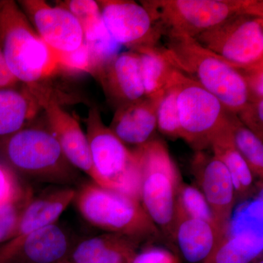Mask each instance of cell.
<instances>
[{"label":"cell","mask_w":263,"mask_h":263,"mask_svg":"<svg viewBox=\"0 0 263 263\" xmlns=\"http://www.w3.org/2000/svg\"><path fill=\"white\" fill-rule=\"evenodd\" d=\"M91 160L99 186L139 199L140 174L138 158L105 125L98 107L89 109L85 119Z\"/></svg>","instance_id":"52a82bcc"},{"label":"cell","mask_w":263,"mask_h":263,"mask_svg":"<svg viewBox=\"0 0 263 263\" xmlns=\"http://www.w3.org/2000/svg\"><path fill=\"white\" fill-rule=\"evenodd\" d=\"M176 212L205 221L217 230L221 238L226 236L205 197L200 190L195 186L181 182L176 196Z\"/></svg>","instance_id":"484cf974"},{"label":"cell","mask_w":263,"mask_h":263,"mask_svg":"<svg viewBox=\"0 0 263 263\" xmlns=\"http://www.w3.org/2000/svg\"><path fill=\"white\" fill-rule=\"evenodd\" d=\"M139 165V199L157 228L174 235L176 202L181 179L164 142L154 138L134 149Z\"/></svg>","instance_id":"8992f818"},{"label":"cell","mask_w":263,"mask_h":263,"mask_svg":"<svg viewBox=\"0 0 263 263\" xmlns=\"http://www.w3.org/2000/svg\"><path fill=\"white\" fill-rule=\"evenodd\" d=\"M239 70L247 85L249 101L263 100V63Z\"/></svg>","instance_id":"f546056e"},{"label":"cell","mask_w":263,"mask_h":263,"mask_svg":"<svg viewBox=\"0 0 263 263\" xmlns=\"http://www.w3.org/2000/svg\"><path fill=\"white\" fill-rule=\"evenodd\" d=\"M33 197L32 189L23 185L15 195L0 203V243L14 238L24 209Z\"/></svg>","instance_id":"4316f807"},{"label":"cell","mask_w":263,"mask_h":263,"mask_svg":"<svg viewBox=\"0 0 263 263\" xmlns=\"http://www.w3.org/2000/svg\"><path fill=\"white\" fill-rule=\"evenodd\" d=\"M262 218L240 209L226 236L203 263H250L262 254Z\"/></svg>","instance_id":"9a60e30c"},{"label":"cell","mask_w":263,"mask_h":263,"mask_svg":"<svg viewBox=\"0 0 263 263\" xmlns=\"http://www.w3.org/2000/svg\"><path fill=\"white\" fill-rule=\"evenodd\" d=\"M18 84L19 81L10 72L0 50V90L15 88Z\"/></svg>","instance_id":"d6a6232c"},{"label":"cell","mask_w":263,"mask_h":263,"mask_svg":"<svg viewBox=\"0 0 263 263\" xmlns=\"http://www.w3.org/2000/svg\"><path fill=\"white\" fill-rule=\"evenodd\" d=\"M74 202L88 222L110 233L137 242L155 238L160 233L141 202L125 194L89 182L76 190Z\"/></svg>","instance_id":"5b68a950"},{"label":"cell","mask_w":263,"mask_h":263,"mask_svg":"<svg viewBox=\"0 0 263 263\" xmlns=\"http://www.w3.org/2000/svg\"><path fill=\"white\" fill-rule=\"evenodd\" d=\"M72 249L56 223L10 240L0 249V263H66Z\"/></svg>","instance_id":"4fadbf2b"},{"label":"cell","mask_w":263,"mask_h":263,"mask_svg":"<svg viewBox=\"0 0 263 263\" xmlns=\"http://www.w3.org/2000/svg\"><path fill=\"white\" fill-rule=\"evenodd\" d=\"M163 93L144 97L116 109L108 127L126 146L138 148L146 144L154 139L157 129V108Z\"/></svg>","instance_id":"e0dca14e"},{"label":"cell","mask_w":263,"mask_h":263,"mask_svg":"<svg viewBox=\"0 0 263 263\" xmlns=\"http://www.w3.org/2000/svg\"><path fill=\"white\" fill-rule=\"evenodd\" d=\"M209 147L212 148L213 154L216 158L219 159L229 171L234 183L236 197L243 199L248 196L253 187L254 176L235 146L228 118L226 124L211 138Z\"/></svg>","instance_id":"7402d4cb"},{"label":"cell","mask_w":263,"mask_h":263,"mask_svg":"<svg viewBox=\"0 0 263 263\" xmlns=\"http://www.w3.org/2000/svg\"><path fill=\"white\" fill-rule=\"evenodd\" d=\"M46 114L48 130L55 137L67 161L99 185V178L91 160L86 133L79 122L65 109L52 94L37 97Z\"/></svg>","instance_id":"7c38bea8"},{"label":"cell","mask_w":263,"mask_h":263,"mask_svg":"<svg viewBox=\"0 0 263 263\" xmlns=\"http://www.w3.org/2000/svg\"><path fill=\"white\" fill-rule=\"evenodd\" d=\"M0 155L15 174L43 182L71 184L77 171L48 128L25 127L0 139Z\"/></svg>","instance_id":"277c9868"},{"label":"cell","mask_w":263,"mask_h":263,"mask_svg":"<svg viewBox=\"0 0 263 263\" xmlns=\"http://www.w3.org/2000/svg\"><path fill=\"white\" fill-rule=\"evenodd\" d=\"M131 263H176L172 254L162 249H148L137 254Z\"/></svg>","instance_id":"1f68e13d"},{"label":"cell","mask_w":263,"mask_h":263,"mask_svg":"<svg viewBox=\"0 0 263 263\" xmlns=\"http://www.w3.org/2000/svg\"><path fill=\"white\" fill-rule=\"evenodd\" d=\"M228 122L235 146L248 164L254 177L263 178V140L240 122L236 114L230 112Z\"/></svg>","instance_id":"cb8c5ba5"},{"label":"cell","mask_w":263,"mask_h":263,"mask_svg":"<svg viewBox=\"0 0 263 263\" xmlns=\"http://www.w3.org/2000/svg\"><path fill=\"white\" fill-rule=\"evenodd\" d=\"M195 40L238 68L263 63V16L260 15H234Z\"/></svg>","instance_id":"9c48e42d"},{"label":"cell","mask_w":263,"mask_h":263,"mask_svg":"<svg viewBox=\"0 0 263 263\" xmlns=\"http://www.w3.org/2000/svg\"><path fill=\"white\" fill-rule=\"evenodd\" d=\"M22 186L14 171L0 163V203L15 195Z\"/></svg>","instance_id":"4dcf8cb0"},{"label":"cell","mask_w":263,"mask_h":263,"mask_svg":"<svg viewBox=\"0 0 263 263\" xmlns=\"http://www.w3.org/2000/svg\"><path fill=\"white\" fill-rule=\"evenodd\" d=\"M76 195L75 189L63 186L41 196L33 197L24 209L13 238L56 224L62 213L74 202Z\"/></svg>","instance_id":"d6986e66"},{"label":"cell","mask_w":263,"mask_h":263,"mask_svg":"<svg viewBox=\"0 0 263 263\" xmlns=\"http://www.w3.org/2000/svg\"><path fill=\"white\" fill-rule=\"evenodd\" d=\"M57 5L70 12L81 24L85 43H93L110 37L104 26L100 7L94 0H66Z\"/></svg>","instance_id":"d4e9b609"},{"label":"cell","mask_w":263,"mask_h":263,"mask_svg":"<svg viewBox=\"0 0 263 263\" xmlns=\"http://www.w3.org/2000/svg\"><path fill=\"white\" fill-rule=\"evenodd\" d=\"M18 4L43 42L59 59L84 44L81 24L69 10L44 0H22Z\"/></svg>","instance_id":"8fae6325"},{"label":"cell","mask_w":263,"mask_h":263,"mask_svg":"<svg viewBox=\"0 0 263 263\" xmlns=\"http://www.w3.org/2000/svg\"><path fill=\"white\" fill-rule=\"evenodd\" d=\"M94 77L116 109L145 97L141 61L136 51L118 53Z\"/></svg>","instance_id":"2e32d148"},{"label":"cell","mask_w":263,"mask_h":263,"mask_svg":"<svg viewBox=\"0 0 263 263\" xmlns=\"http://www.w3.org/2000/svg\"><path fill=\"white\" fill-rule=\"evenodd\" d=\"M257 263H263V261L262 260L259 261V262H257Z\"/></svg>","instance_id":"836d02e7"},{"label":"cell","mask_w":263,"mask_h":263,"mask_svg":"<svg viewBox=\"0 0 263 263\" xmlns=\"http://www.w3.org/2000/svg\"><path fill=\"white\" fill-rule=\"evenodd\" d=\"M138 243L114 233L93 237L74 247L66 263H131Z\"/></svg>","instance_id":"ac0fdd59"},{"label":"cell","mask_w":263,"mask_h":263,"mask_svg":"<svg viewBox=\"0 0 263 263\" xmlns=\"http://www.w3.org/2000/svg\"><path fill=\"white\" fill-rule=\"evenodd\" d=\"M174 236L186 261L204 262L222 238L212 226L181 213L175 214Z\"/></svg>","instance_id":"ffe728a7"},{"label":"cell","mask_w":263,"mask_h":263,"mask_svg":"<svg viewBox=\"0 0 263 263\" xmlns=\"http://www.w3.org/2000/svg\"><path fill=\"white\" fill-rule=\"evenodd\" d=\"M140 57L145 97L162 94L168 86L176 68L164 54L162 47L142 48L136 51Z\"/></svg>","instance_id":"603a6c76"},{"label":"cell","mask_w":263,"mask_h":263,"mask_svg":"<svg viewBox=\"0 0 263 263\" xmlns=\"http://www.w3.org/2000/svg\"><path fill=\"white\" fill-rule=\"evenodd\" d=\"M157 129L164 136L181 138L177 107V93L172 78L164 89L157 113Z\"/></svg>","instance_id":"83f0119b"},{"label":"cell","mask_w":263,"mask_h":263,"mask_svg":"<svg viewBox=\"0 0 263 263\" xmlns=\"http://www.w3.org/2000/svg\"><path fill=\"white\" fill-rule=\"evenodd\" d=\"M193 174L222 233L229 230L236 193L229 171L219 159L203 151L195 153Z\"/></svg>","instance_id":"5bb4252c"},{"label":"cell","mask_w":263,"mask_h":263,"mask_svg":"<svg viewBox=\"0 0 263 263\" xmlns=\"http://www.w3.org/2000/svg\"><path fill=\"white\" fill-rule=\"evenodd\" d=\"M235 114L243 125L263 140V100L249 101Z\"/></svg>","instance_id":"f1b7e54d"},{"label":"cell","mask_w":263,"mask_h":263,"mask_svg":"<svg viewBox=\"0 0 263 263\" xmlns=\"http://www.w3.org/2000/svg\"><path fill=\"white\" fill-rule=\"evenodd\" d=\"M0 50L10 72L33 93L60 70L58 57L33 28L16 2L0 0Z\"/></svg>","instance_id":"6da1fadb"},{"label":"cell","mask_w":263,"mask_h":263,"mask_svg":"<svg viewBox=\"0 0 263 263\" xmlns=\"http://www.w3.org/2000/svg\"><path fill=\"white\" fill-rule=\"evenodd\" d=\"M41 109L39 100L25 86L0 90V139L27 127Z\"/></svg>","instance_id":"44dd1931"},{"label":"cell","mask_w":263,"mask_h":263,"mask_svg":"<svg viewBox=\"0 0 263 263\" xmlns=\"http://www.w3.org/2000/svg\"><path fill=\"white\" fill-rule=\"evenodd\" d=\"M104 26L110 37L130 51L158 46L160 32L146 8L129 0H99Z\"/></svg>","instance_id":"30bf717a"},{"label":"cell","mask_w":263,"mask_h":263,"mask_svg":"<svg viewBox=\"0 0 263 263\" xmlns=\"http://www.w3.org/2000/svg\"><path fill=\"white\" fill-rule=\"evenodd\" d=\"M162 49L176 70L212 93L229 111L237 114L249 103L248 90L239 68L202 47L194 38H167Z\"/></svg>","instance_id":"7a4b0ae2"},{"label":"cell","mask_w":263,"mask_h":263,"mask_svg":"<svg viewBox=\"0 0 263 263\" xmlns=\"http://www.w3.org/2000/svg\"><path fill=\"white\" fill-rule=\"evenodd\" d=\"M161 35L197 37L236 15L263 16L262 0H144Z\"/></svg>","instance_id":"3957f363"},{"label":"cell","mask_w":263,"mask_h":263,"mask_svg":"<svg viewBox=\"0 0 263 263\" xmlns=\"http://www.w3.org/2000/svg\"><path fill=\"white\" fill-rule=\"evenodd\" d=\"M181 138L196 152L209 147L211 138L228 121L230 111L212 93L174 71Z\"/></svg>","instance_id":"ba28073f"}]
</instances>
